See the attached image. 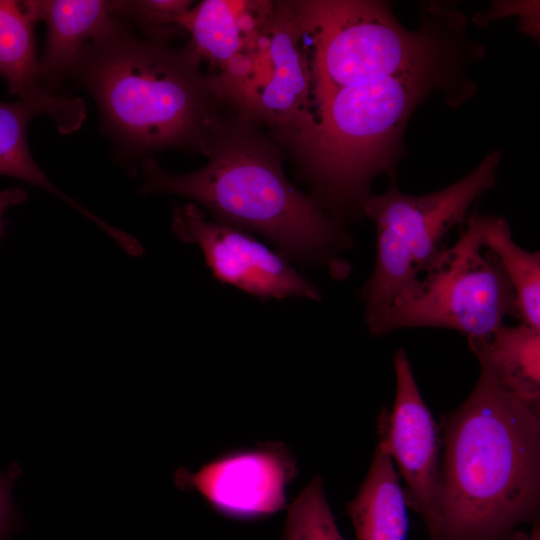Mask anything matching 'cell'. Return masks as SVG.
Returning a JSON list of instances; mask_svg holds the SVG:
<instances>
[{"label": "cell", "instance_id": "obj_22", "mask_svg": "<svg viewBox=\"0 0 540 540\" xmlns=\"http://www.w3.org/2000/svg\"><path fill=\"white\" fill-rule=\"evenodd\" d=\"M9 515V498L7 491L0 496V536L4 530Z\"/></svg>", "mask_w": 540, "mask_h": 540}, {"label": "cell", "instance_id": "obj_21", "mask_svg": "<svg viewBox=\"0 0 540 540\" xmlns=\"http://www.w3.org/2000/svg\"><path fill=\"white\" fill-rule=\"evenodd\" d=\"M27 193L21 188L0 191V234L2 232V215L7 208L25 201Z\"/></svg>", "mask_w": 540, "mask_h": 540}, {"label": "cell", "instance_id": "obj_4", "mask_svg": "<svg viewBox=\"0 0 540 540\" xmlns=\"http://www.w3.org/2000/svg\"><path fill=\"white\" fill-rule=\"evenodd\" d=\"M450 58L385 79L356 82L310 94V125L284 142L331 215L360 209L370 183L391 171L407 121L440 87Z\"/></svg>", "mask_w": 540, "mask_h": 540}, {"label": "cell", "instance_id": "obj_9", "mask_svg": "<svg viewBox=\"0 0 540 540\" xmlns=\"http://www.w3.org/2000/svg\"><path fill=\"white\" fill-rule=\"evenodd\" d=\"M297 473V460L284 443L265 442L224 452L196 471L180 467L174 482L197 491L219 515L248 522L285 509Z\"/></svg>", "mask_w": 540, "mask_h": 540}, {"label": "cell", "instance_id": "obj_2", "mask_svg": "<svg viewBox=\"0 0 540 540\" xmlns=\"http://www.w3.org/2000/svg\"><path fill=\"white\" fill-rule=\"evenodd\" d=\"M204 167L177 174L147 158L141 194L188 197L206 207L216 222L256 232L284 258L338 266L335 253L345 236L318 201L296 188L283 172L285 150L260 126L225 108L206 136Z\"/></svg>", "mask_w": 540, "mask_h": 540}, {"label": "cell", "instance_id": "obj_14", "mask_svg": "<svg viewBox=\"0 0 540 540\" xmlns=\"http://www.w3.org/2000/svg\"><path fill=\"white\" fill-rule=\"evenodd\" d=\"M24 4L36 22L46 23L39 63L42 83L50 91L70 78L85 45L109 30L117 17L110 1L104 0H28Z\"/></svg>", "mask_w": 540, "mask_h": 540}, {"label": "cell", "instance_id": "obj_23", "mask_svg": "<svg viewBox=\"0 0 540 540\" xmlns=\"http://www.w3.org/2000/svg\"><path fill=\"white\" fill-rule=\"evenodd\" d=\"M517 540H540L539 522L532 525V530L529 534H524Z\"/></svg>", "mask_w": 540, "mask_h": 540}, {"label": "cell", "instance_id": "obj_7", "mask_svg": "<svg viewBox=\"0 0 540 540\" xmlns=\"http://www.w3.org/2000/svg\"><path fill=\"white\" fill-rule=\"evenodd\" d=\"M469 219L459 240L443 249L412 294L391 307L369 331L382 335L405 327H442L486 341L507 316L519 317L513 288L497 257L481 252Z\"/></svg>", "mask_w": 540, "mask_h": 540}, {"label": "cell", "instance_id": "obj_6", "mask_svg": "<svg viewBox=\"0 0 540 540\" xmlns=\"http://www.w3.org/2000/svg\"><path fill=\"white\" fill-rule=\"evenodd\" d=\"M501 157V150L490 152L471 173L433 193L407 195L391 182L385 193L366 198L361 212L376 228L375 265L360 290L368 328L416 289L445 235L494 186Z\"/></svg>", "mask_w": 540, "mask_h": 540}, {"label": "cell", "instance_id": "obj_3", "mask_svg": "<svg viewBox=\"0 0 540 540\" xmlns=\"http://www.w3.org/2000/svg\"><path fill=\"white\" fill-rule=\"evenodd\" d=\"M185 45L137 36L116 17L87 43L70 78L95 101L102 128L123 150L146 154L177 148L201 154L226 108Z\"/></svg>", "mask_w": 540, "mask_h": 540}, {"label": "cell", "instance_id": "obj_1", "mask_svg": "<svg viewBox=\"0 0 540 540\" xmlns=\"http://www.w3.org/2000/svg\"><path fill=\"white\" fill-rule=\"evenodd\" d=\"M428 540H517L539 522V411L481 368L467 399L442 417Z\"/></svg>", "mask_w": 540, "mask_h": 540}, {"label": "cell", "instance_id": "obj_18", "mask_svg": "<svg viewBox=\"0 0 540 540\" xmlns=\"http://www.w3.org/2000/svg\"><path fill=\"white\" fill-rule=\"evenodd\" d=\"M35 23L24 1L0 0V77L19 99L50 91L42 83Z\"/></svg>", "mask_w": 540, "mask_h": 540}, {"label": "cell", "instance_id": "obj_10", "mask_svg": "<svg viewBox=\"0 0 540 540\" xmlns=\"http://www.w3.org/2000/svg\"><path fill=\"white\" fill-rule=\"evenodd\" d=\"M175 235L195 244L213 276L261 299H320L317 289L289 261L245 231L206 218L195 204L175 208Z\"/></svg>", "mask_w": 540, "mask_h": 540}, {"label": "cell", "instance_id": "obj_5", "mask_svg": "<svg viewBox=\"0 0 540 540\" xmlns=\"http://www.w3.org/2000/svg\"><path fill=\"white\" fill-rule=\"evenodd\" d=\"M308 47L311 92L402 74L450 58L455 12L432 11L417 31L384 2L296 1Z\"/></svg>", "mask_w": 540, "mask_h": 540}, {"label": "cell", "instance_id": "obj_12", "mask_svg": "<svg viewBox=\"0 0 540 540\" xmlns=\"http://www.w3.org/2000/svg\"><path fill=\"white\" fill-rule=\"evenodd\" d=\"M269 0H204L193 5L179 26L190 35L186 46L208 75L227 82L241 75L273 9Z\"/></svg>", "mask_w": 540, "mask_h": 540}, {"label": "cell", "instance_id": "obj_16", "mask_svg": "<svg viewBox=\"0 0 540 540\" xmlns=\"http://www.w3.org/2000/svg\"><path fill=\"white\" fill-rule=\"evenodd\" d=\"M470 348L481 368L508 393L539 411L540 330L524 323L502 325L486 341Z\"/></svg>", "mask_w": 540, "mask_h": 540}, {"label": "cell", "instance_id": "obj_11", "mask_svg": "<svg viewBox=\"0 0 540 540\" xmlns=\"http://www.w3.org/2000/svg\"><path fill=\"white\" fill-rule=\"evenodd\" d=\"M396 395L391 412L380 414L378 443L405 483L408 507L426 525L437 496L442 449L441 427L422 398L403 348L393 356Z\"/></svg>", "mask_w": 540, "mask_h": 540}, {"label": "cell", "instance_id": "obj_8", "mask_svg": "<svg viewBox=\"0 0 540 540\" xmlns=\"http://www.w3.org/2000/svg\"><path fill=\"white\" fill-rule=\"evenodd\" d=\"M308 47L296 1H274L244 74L215 89L237 115L271 129L279 144L311 122Z\"/></svg>", "mask_w": 540, "mask_h": 540}, {"label": "cell", "instance_id": "obj_19", "mask_svg": "<svg viewBox=\"0 0 540 540\" xmlns=\"http://www.w3.org/2000/svg\"><path fill=\"white\" fill-rule=\"evenodd\" d=\"M281 539L346 540L327 501L320 474L288 506Z\"/></svg>", "mask_w": 540, "mask_h": 540}, {"label": "cell", "instance_id": "obj_24", "mask_svg": "<svg viewBox=\"0 0 540 540\" xmlns=\"http://www.w3.org/2000/svg\"><path fill=\"white\" fill-rule=\"evenodd\" d=\"M6 491V480L4 476H0V496Z\"/></svg>", "mask_w": 540, "mask_h": 540}, {"label": "cell", "instance_id": "obj_17", "mask_svg": "<svg viewBox=\"0 0 540 540\" xmlns=\"http://www.w3.org/2000/svg\"><path fill=\"white\" fill-rule=\"evenodd\" d=\"M479 243L499 260L515 294L522 323L540 330V253L526 251L501 217L473 215Z\"/></svg>", "mask_w": 540, "mask_h": 540}, {"label": "cell", "instance_id": "obj_13", "mask_svg": "<svg viewBox=\"0 0 540 540\" xmlns=\"http://www.w3.org/2000/svg\"><path fill=\"white\" fill-rule=\"evenodd\" d=\"M40 115L50 117L61 133H71L85 118V104L81 99L52 91L15 102L0 101V174L48 191L95 223L97 216L64 194L34 161L27 142V128Z\"/></svg>", "mask_w": 540, "mask_h": 540}, {"label": "cell", "instance_id": "obj_20", "mask_svg": "<svg viewBox=\"0 0 540 540\" xmlns=\"http://www.w3.org/2000/svg\"><path fill=\"white\" fill-rule=\"evenodd\" d=\"M112 13L132 20L145 33V37L167 42L176 33L184 32L179 22L193 6L186 0H133L110 1Z\"/></svg>", "mask_w": 540, "mask_h": 540}, {"label": "cell", "instance_id": "obj_15", "mask_svg": "<svg viewBox=\"0 0 540 540\" xmlns=\"http://www.w3.org/2000/svg\"><path fill=\"white\" fill-rule=\"evenodd\" d=\"M356 540H407L408 504L394 463L377 444L367 475L346 505Z\"/></svg>", "mask_w": 540, "mask_h": 540}]
</instances>
